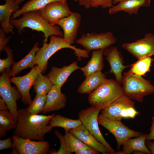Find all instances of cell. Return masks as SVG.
I'll use <instances>...</instances> for the list:
<instances>
[{
  "mask_svg": "<svg viewBox=\"0 0 154 154\" xmlns=\"http://www.w3.org/2000/svg\"><path fill=\"white\" fill-rule=\"evenodd\" d=\"M17 125L13 136L30 140L44 141L45 134L52 131L49 121L55 115L33 114L27 108L18 110Z\"/></svg>",
  "mask_w": 154,
  "mask_h": 154,
  "instance_id": "obj_1",
  "label": "cell"
},
{
  "mask_svg": "<svg viewBox=\"0 0 154 154\" xmlns=\"http://www.w3.org/2000/svg\"><path fill=\"white\" fill-rule=\"evenodd\" d=\"M65 48L73 50L79 61L82 58H86L89 56V52L86 50L72 45L69 41L64 39L63 37L53 35L50 37L49 43H44L42 47L39 48L37 51L30 68L37 64L42 73H44L47 69L48 62L50 57L58 50Z\"/></svg>",
  "mask_w": 154,
  "mask_h": 154,
  "instance_id": "obj_2",
  "label": "cell"
},
{
  "mask_svg": "<svg viewBox=\"0 0 154 154\" xmlns=\"http://www.w3.org/2000/svg\"><path fill=\"white\" fill-rule=\"evenodd\" d=\"M22 15V17L19 19H11L10 20L11 23L17 29L19 35H21L24 28L28 27L42 32L44 38V43H47L48 37L52 35L63 37V32L60 27L50 24L38 11H30Z\"/></svg>",
  "mask_w": 154,
  "mask_h": 154,
  "instance_id": "obj_3",
  "label": "cell"
},
{
  "mask_svg": "<svg viewBox=\"0 0 154 154\" xmlns=\"http://www.w3.org/2000/svg\"><path fill=\"white\" fill-rule=\"evenodd\" d=\"M88 94L89 104L101 110L124 95L119 83L113 79L106 78Z\"/></svg>",
  "mask_w": 154,
  "mask_h": 154,
  "instance_id": "obj_4",
  "label": "cell"
},
{
  "mask_svg": "<svg viewBox=\"0 0 154 154\" xmlns=\"http://www.w3.org/2000/svg\"><path fill=\"white\" fill-rule=\"evenodd\" d=\"M121 87L123 94L139 102L143 98L154 93V85L150 81L129 71L123 74Z\"/></svg>",
  "mask_w": 154,
  "mask_h": 154,
  "instance_id": "obj_5",
  "label": "cell"
},
{
  "mask_svg": "<svg viewBox=\"0 0 154 154\" xmlns=\"http://www.w3.org/2000/svg\"><path fill=\"white\" fill-rule=\"evenodd\" d=\"M101 110L91 106L82 109L78 113L82 124L89 132L106 147L108 154H116V152L105 140L99 129L98 117Z\"/></svg>",
  "mask_w": 154,
  "mask_h": 154,
  "instance_id": "obj_6",
  "label": "cell"
},
{
  "mask_svg": "<svg viewBox=\"0 0 154 154\" xmlns=\"http://www.w3.org/2000/svg\"><path fill=\"white\" fill-rule=\"evenodd\" d=\"M10 70L6 69L2 72L0 77V95L17 121L18 109L16 102L21 98L22 95L16 86L12 87L11 85Z\"/></svg>",
  "mask_w": 154,
  "mask_h": 154,
  "instance_id": "obj_7",
  "label": "cell"
},
{
  "mask_svg": "<svg viewBox=\"0 0 154 154\" xmlns=\"http://www.w3.org/2000/svg\"><path fill=\"white\" fill-rule=\"evenodd\" d=\"M98 124L104 127L115 137L117 143V149L128 139L137 137L142 133L130 129L120 121L113 120L106 118L100 114L98 117Z\"/></svg>",
  "mask_w": 154,
  "mask_h": 154,
  "instance_id": "obj_8",
  "label": "cell"
},
{
  "mask_svg": "<svg viewBox=\"0 0 154 154\" xmlns=\"http://www.w3.org/2000/svg\"><path fill=\"white\" fill-rule=\"evenodd\" d=\"M116 39L110 31L105 33L92 32L83 34L76 40L89 52L92 50H104L115 43Z\"/></svg>",
  "mask_w": 154,
  "mask_h": 154,
  "instance_id": "obj_9",
  "label": "cell"
},
{
  "mask_svg": "<svg viewBox=\"0 0 154 154\" xmlns=\"http://www.w3.org/2000/svg\"><path fill=\"white\" fill-rule=\"evenodd\" d=\"M122 47L137 59L154 55V35L147 33L134 42L123 43Z\"/></svg>",
  "mask_w": 154,
  "mask_h": 154,
  "instance_id": "obj_10",
  "label": "cell"
},
{
  "mask_svg": "<svg viewBox=\"0 0 154 154\" xmlns=\"http://www.w3.org/2000/svg\"><path fill=\"white\" fill-rule=\"evenodd\" d=\"M41 71L37 64H35L27 74L22 76L11 77V82L15 84L20 92L21 102L25 105L29 104L31 102L30 90L33 85L38 75Z\"/></svg>",
  "mask_w": 154,
  "mask_h": 154,
  "instance_id": "obj_11",
  "label": "cell"
},
{
  "mask_svg": "<svg viewBox=\"0 0 154 154\" xmlns=\"http://www.w3.org/2000/svg\"><path fill=\"white\" fill-rule=\"evenodd\" d=\"M42 16L52 25H56L60 19L72 13L66 2H52L38 11Z\"/></svg>",
  "mask_w": 154,
  "mask_h": 154,
  "instance_id": "obj_12",
  "label": "cell"
},
{
  "mask_svg": "<svg viewBox=\"0 0 154 154\" xmlns=\"http://www.w3.org/2000/svg\"><path fill=\"white\" fill-rule=\"evenodd\" d=\"M14 146L20 154H47L50 145L47 141H35L13 136Z\"/></svg>",
  "mask_w": 154,
  "mask_h": 154,
  "instance_id": "obj_13",
  "label": "cell"
},
{
  "mask_svg": "<svg viewBox=\"0 0 154 154\" xmlns=\"http://www.w3.org/2000/svg\"><path fill=\"white\" fill-rule=\"evenodd\" d=\"M131 107H135L134 102L124 95L106 108L101 110L100 114L110 119L121 121L127 109Z\"/></svg>",
  "mask_w": 154,
  "mask_h": 154,
  "instance_id": "obj_14",
  "label": "cell"
},
{
  "mask_svg": "<svg viewBox=\"0 0 154 154\" xmlns=\"http://www.w3.org/2000/svg\"><path fill=\"white\" fill-rule=\"evenodd\" d=\"M103 55L106 56L105 59L108 62L110 67L108 73H113L116 80L120 84H122L123 77L122 72L131 65H123L122 56L116 46H110L103 50Z\"/></svg>",
  "mask_w": 154,
  "mask_h": 154,
  "instance_id": "obj_15",
  "label": "cell"
},
{
  "mask_svg": "<svg viewBox=\"0 0 154 154\" xmlns=\"http://www.w3.org/2000/svg\"><path fill=\"white\" fill-rule=\"evenodd\" d=\"M81 19L79 13L72 12L69 16L60 19L56 23L63 30V38L71 44L74 42L77 37Z\"/></svg>",
  "mask_w": 154,
  "mask_h": 154,
  "instance_id": "obj_16",
  "label": "cell"
},
{
  "mask_svg": "<svg viewBox=\"0 0 154 154\" xmlns=\"http://www.w3.org/2000/svg\"><path fill=\"white\" fill-rule=\"evenodd\" d=\"M68 131L94 150L103 154H108L105 146L99 141L82 124Z\"/></svg>",
  "mask_w": 154,
  "mask_h": 154,
  "instance_id": "obj_17",
  "label": "cell"
},
{
  "mask_svg": "<svg viewBox=\"0 0 154 154\" xmlns=\"http://www.w3.org/2000/svg\"><path fill=\"white\" fill-rule=\"evenodd\" d=\"M61 88L53 85L47 95L46 100L42 112L43 114L59 110L65 107L67 98L66 95L61 92Z\"/></svg>",
  "mask_w": 154,
  "mask_h": 154,
  "instance_id": "obj_18",
  "label": "cell"
},
{
  "mask_svg": "<svg viewBox=\"0 0 154 154\" xmlns=\"http://www.w3.org/2000/svg\"><path fill=\"white\" fill-rule=\"evenodd\" d=\"M80 68L78 66L77 61L73 62L68 66L65 65L62 68L53 66L51 67L46 76L49 78L53 85L61 88L70 74Z\"/></svg>",
  "mask_w": 154,
  "mask_h": 154,
  "instance_id": "obj_19",
  "label": "cell"
},
{
  "mask_svg": "<svg viewBox=\"0 0 154 154\" xmlns=\"http://www.w3.org/2000/svg\"><path fill=\"white\" fill-rule=\"evenodd\" d=\"M5 3L0 5L1 28L6 34L12 31L14 27L10 23L11 16L20 8L16 0H5Z\"/></svg>",
  "mask_w": 154,
  "mask_h": 154,
  "instance_id": "obj_20",
  "label": "cell"
},
{
  "mask_svg": "<svg viewBox=\"0 0 154 154\" xmlns=\"http://www.w3.org/2000/svg\"><path fill=\"white\" fill-rule=\"evenodd\" d=\"M150 0H125L122 1L116 6L109 8L108 13L113 14L119 11H123L131 15H137L141 7H148L150 6Z\"/></svg>",
  "mask_w": 154,
  "mask_h": 154,
  "instance_id": "obj_21",
  "label": "cell"
},
{
  "mask_svg": "<svg viewBox=\"0 0 154 154\" xmlns=\"http://www.w3.org/2000/svg\"><path fill=\"white\" fill-rule=\"evenodd\" d=\"M103 50L92 51L91 58L86 65L80 69L86 78L102 72L104 67Z\"/></svg>",
  "mask_w": 154,
  "mask_h": 154,
  "instance_id": "obj_22",
  "label": "cell"
},
{
  "mask_svg": "<svg viewBox=\"0 0 154 154\" xmlns=\"http://www.w3.org/2000/svg\"><path fill=\"white\" fill-rule=\"evenodd\" d=\"M147 135L142 133L136 138L127 139L122 145V154H129L135 151H141L144 154H151L145 144Z\"/></svg>",
  "mask_w": 154,
  "mask_h": 154,
  "instance_id": "obj_23",
  "label": "cell"
},
{
  "mask_svg": "<svg viewBox=\"0 0 154 154\" xmlns=\"http://www.w3.org/2000/svg\"><path fill=\"white\" fill-rule=\"evenodd\" d=\"M106 78L102 72L86 77L78 88L77 92L80 94H89L97 88Z\"/></svg>",
  "mask_w": 154,
  "mask_h": 154,
  "instance_id": "obj_24",
  "label": "cell"
},
{
  "mask_svg": "<svg viewBox=\"0 0 154 154\" xmlns=\"http://www.w3.org/2000/svg\"><path fill=\"white\" fill-rule=\"evenodd\" d=\"M38 43H35L29 52L24 57L17 62H14L9 72L10 77H14L25 69L30 68L36 52L38 50Z\"/></svg>",
  "mask_w": 154,
  "mask_h": 154,
  "instance_id": "obj_25",
  "label": "cell"
},
{
  "mask_svg": "<svg viewBox=\"0 0 154 154\" xmlns=\"http://www.w3.org/2000/svg\"><path fill=\"white\" fill-rule=\"evenodd\" d=\"M55 1L66 2V0H30L26 3L18 10L13 13L11 19H15L24 13L38 11L49 3Z\"/></svg>",
  "mask_w": 154,
  "mask_h": 154,
  "instance_id": "obj_26",
  "label": "cell"
},
{
  "mask_svg": "<svg viewBox=\"0 0 154 154\" xmlns=\"http://www.w3.org/2000/svg\"><path fill=\"white\" fill-rule=\"evenodd\" d=\"M82 124V122L79 118L73 119L60 115H55L49 121V125L52 128L60 127L68 131L75 128Z\"/></svg>",
  "mask_w": 154,
  "mask_h": 154,
  "instance_id": "obj_27",
  "label": "cell"
},
{
  "mask_svg": "<svg viewBox=\"0 0 154 154\" xmlns=\"http://www.w3.org/2000/svg\"><path fill=\"white\" fill-rule=\"evenodd\" d=\"M17 121L8 109L0 110V137L6 135L7 131L15 129Z\"/></svg>",
  "mask_w": 154,
  "mask_h": 154,
  "instance_id": "obj_28",
  "label": "cell"
},
{
  "mask_svg": "<svg viewBox=\"0 0 154 154\" xmlns=\"http://www.w3.org/2000/svg\"><path fill=\"white\" fill-rule=\"evenodd\" d=\"M53 85L46 76H44L41 72H40L36 77L33 86L34 91L36 94L45 95L51 90Z\"/></svg>",
  "mask_w": 154,
  "mask_h": 154,
  "instance_id": "obj_29",
  "label": "cell"
},
{
  "mask_svg": "<svg viewBox=\"0 0 154 154\" xmlns=\"http://www.w3.org/2000/svg\"><path fill=\"white\" fill-rule=\"evenodd\" d=\"M153 59L151 56H148L138 59L131 64L129 72L134 74L142 76L150 71V68Z\"/></svg>",
  "mask_w": 154,
  "mask_h": 154,
  "instance_id": "obj_30",
  "label": "cell"
},
{
  "mask_svg": "<svg viewBox=\"0 0 154 154\" xmlns=\"http://www.w3.org/2000/svg\"><path fill=\"white\" fill-rule=\"evenodd\" d=\"M64 137L66 145L71 154L75 153L76 151L80 149H93L68 131L65 130Z\"/></svg>",
  "mask_w": 154,
  "mask_h": 154,
  "instance_id": "obj_31",
  "label": "cell"
},
{
  "mask_svg": "<svg viewBox=\"0 0 154 154\" xmlns=\"http://www.w3.org/2000/svg\"><path fill=\"white\" fill-rule=\"evenodd\" d=\"M47 95H39L37 94L26 108L29 113L33 114H38L42 112L46 103Z\"/></svg>",
  "mask_w": 154,
  "mask_h": 154,
  "instance_id": "obj_32",
  "label": "cell"
},
{
  "mask_svg": "<svg viewBox=\"0 0 154 154\" xmlns=\"http://www.w3.org/2000/svg\"><path fill=\"white\" fill-rule=\"evenodd\" d=\"M4 50L7 56L5 59H0V72L2 73L6 69H10V67L14 62L13 50L8 46H6Z\"/></svg>",
  "mask_w": 154,
  "mask_h": 154,
  "instance_id": "obj_33",
  "label": "cell"
},
{
  "mask_svg": "<svg viewBox=\"0 0 154 154\" xmlns=\"http://www.w3.org/2000/svg\"><path fill=\"white\" fill-rule=\"evenodd\" d=\"M54 133L59 139L60 142V147L59 149L57 151H53L50 152V154H71L69 149H68L64 137L62 134L57 130L55 129L54 132Z\"/></svg>",
  "mask_w": 154,
  "mask_h": 154,
  "instance_id": "obj_34",
  "label": "cell"
},
{
  "mask_svg": "<svg viewBox=\"0 0 154 154\" xmlns=\"http://www.w3.org/2000/svg\"><path fill=\"white\" fill-rule=\"evenodd\" d=\"M113 0H91V7L97 8L100 6L102 8H110L113 5Z\"/></svg>",
  "mask_w": 154,
  "mask_h": 154,
  "instance_id": "obj_35",
  "label": "cell"
},
{
  "mask_svg": "<svg viewBox=\"0 0 154 154\" xmlns=\"http://www.w3.org/2000/svg\"><path fill=\"white\" fill-rule=\"evenodd\" d=\"M1 28L0 29V51L4 50V48L9 42L10 37H7Z\"/></svg>",
  "mask_w": 154,
  "mask_h": 154,
  "instance_id": "obj_36",
  "label": "cell"
},
{
  "mask_svg": "<svg viewBox=\"0 0 154 154\" xmlns=\"http://www.w3.org/2000/svg\"><path fill=\"white\" fill-rule=\"evenodd\" d=\"M11 138L9 137L4 140H0V150L12 148L14 147V144L12 142Z\"/></svg>",
  "mask_w": 154,
  "mask_h": 154,
  "instance_id": "obj_37",
  "label": "cell"
},
{
  "mask_svg": "<svg viewBox=\"0 0 154 154\" xmlns=\"http://www.w3.org/2000/svg\"><path fill=\"white\" fill-rule=\"evenodd\" d=\"M75 154H98L100 153L93 149H80L76 151Z\"/></svg>",
  "mask_w": 154,
  "mask_h": 154,
  "instance_id": "obj_38",
  "label": "cell"
},
{
  "mask_svg": "<svg viewBox=\"0 0 154 154\" xmlns=\"http://www.w3.org/2000/svg\"><path fill=\"white\" fill-rule=\"evenodd\" d=\"M151 119V125L149 129L150 132L147 135L146 140H154V116H152Z\"/></svg>",
  "mask_w": 154,
  "mask_h": 154,
  "instance_id": "obj_39",
  "label": "cell"
},
{
  "mask_svg": "<svg viewBox=\"0 0 154 154\" xmlns=\"http://www.w3.org/2000/svg\"><path fill=\"white\" fill-rule=\"evenodd\" d=\"M74 1L78 2L79 5L83 6L86 9L91 7V0H73Z\"/></svg>",
  "mask_w": 154,
  "mask_h": 154,
  "instance_id": "obj_40",
  "label": "cell"
},
{
  "mask_svg": "<svg viewBox=\"0 0 154 154\" xmlns=\"http://www.w3.org/2000/svg\"><path fill=\"white\" fill-rule=\"evenodd\" d=\"M145 144L147 148L150 151L151 154H154V142L146 140Z\"/></svg>",
  "mask_w": 154,
  "mask_h": 154,
  "instance_id": "obj_41",
  "label": "cell"
},
{
  "mask_svg": "<svg viewBox=\"0 0 154 154\" xmlns=\"http://www.w3.org/2000/svg\"><path fill=\"white\" fill-rule=\"evenodd\" d=\"M8 109V107L4 100L0 98V110H4Z\"/></svg>",
  "mask_w": 154,
  "mask_h": 154,
  "instance_id": "obj_42",
  "label": "cell"
},
{
  "mask_svg": "<svg viewBox=\"0 0 154 154\" xmlns=\"http://www.w3.org/2000/svg\"><path fill=\"white\" fill-rule=\"evenodd\" d=\"M125 0H113L112 1V3L114 4H115L120 1Z\"/></svg>",
  "mask_w": 154,
  "mask_h": 154,
  "instance_id": "obj_43",
  "label": "cell"
},
{
  "mask_svg": "<svg viewBox=\"0 0 154 154\" xmlns=\"http://www.w3.org/2000/svg\"><path fill=\"white\" fill-rule=\"evenodd\" d=\"M25 0H16V3L18 4H20Z\"/></svg>",
  "mask_w": 154,
  "mask_h": 154,
  "instance_id": "obj_44",
  "label": "cell"
}]
</instances>
